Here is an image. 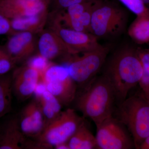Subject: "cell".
<instances>
[{
	"label": "cell",
	"instance_id": "1",
	"mask_svg": "<svg viewBox=\"0 0 149 149\" xmlns=\"http://www.w3.org/2000/svg\"><path fill=\"white\" fill-rule=\"evenodd\" d=\"M142 74L137 49L130 47L116 52L107 63L103 73L111 83L118 105L127 98L130 90L139 84Z\"/></svg>",
	"mask_w": 149,
	"mask_h": 149
},
{
	"label": "cell",
	"instance_id": "2",
	"mask_svg": "<svg viewBox=\"0 0 149 149\" xmlns=\"http://www.w3.org/2000/svg\"><path fill=\"white\" fill-rule=\"evenodd\" d=\"M116 102L111 83L104 74L95 77L85 85L77 96L76 105L85 117L93 120L96 128L113 115Z\"/></svg>",
	"mask_w": 149,
	"mask_h": 149
},
{
	"label": "cell",
	"instance_id": "3",
	"mask_svg": "<svg viewBox=\"0 0 149 149\" xmlns=\"http://www.w3.org/2000/svg\"><path fill=\"white\" fill-rule=\"evenodd\" d=\"M115 115L132 136L135 148L139 149L149 136V103L143 93L127 98L119 104Z\"/></svg>",
	"mask_w": 149,
	"mask_h": 149
},
{
	"label": "cell",
	"instance_id": "4",
	"mask_svg": "<svg viewBox=\"0 0 149 149\" xmlns=\"http://www.w3.org/2000/svg\"><path fill=\"white\" fill-rule=\"evenodd\" d=\"M127 21L126 13L112 3L97 0L93 8L91 33L97 38L116 36L122 32Z\"/></svg>",
	"mask_w": 149,
	"mask_h": 149
},
{
	"label": "cell",
	"instance_id": "5",
	"mask_svg": "<svg viewBox=\"0 0 149 149\" xmlns=\"http://www.w3.org/2000/svg\"><path fill=\"white\" fill-rule=\"evenodd\" d=\"M72 109L61 111L57 117L36 139L41 149H52L55 146L68 142L78 128L85 122Z\"/></svg>",
	"mask_w": 149,
	"mask_h": 149
},
{
	"label": "cell",
	"instance_id": "6",
	"mask_svg": "<svg viewBox=\"0 0 149 149\" xmlns=\"http://www.w3.org/2000/svg\"><path fill=\"white\" fill-rule=\"evenodd\" d=\"M109 48L102 46L95 50L72 56L65 63L76 84L84 86L95 77L106 61Z\"/></svg>",
	"mask_w": 149,
	"mask_h": 149
},
{
	"label": "cell",
	"instance_id": "7",
	"mask_svg": "<svg viewBox=\"0 0 149 149\" xmlns=\"http://www.w3.org/2000/svg\"><path fill=\"white\" fill-rule=\"evenodd\" d=\"M41 78L47 91L62 105H68L75 100L77 84L70 75L66 65L51 63Z\"/></svg>",
	"mask_w": 149,
	"mask_h": 149
},
{
	"label": "cell",
	"instance_id": "8",
	"mask_svg": "<svg viewBox=\"0 0 149 149\" xmlns=\"http://www.w3.org/2000/svg\"><path fill=\"white\" fill-rule=\"evenodd\" d=\"M97 149H130L135 148L132 136L126 127L113 116L97 128Z\"/></svg>",
	"mask_w": 149,
	"mask_h": 149
},
{
	"label": "cell",
	"instance_id": "9",
	"mask_svg": "<svg viewBox=\"0 0 149 149\" xmlns=\"http://www.w3.org/2000/svg\"><path fill=\"white\" fill-rule=\"evenodd\" d=\"M54 17L51 21L50 29L55 32L75 54L95 50L102 47L93 34L66 28L63 26L57 16Z\"/></svg>",
	"mask_w": 149,
	"mask_h": 149
},
{
	"label": "cell",
	"instance_id": "10",
	"mask_svg": "<svg viewBox=\"0 0 149 149\" xmlns=\"http://www.w3.org/2000/svg\"><path fill=\"white\" fill-rule=\"evenodd\" d=\"M97 1L72 5L65 10L66 11L59 12L58 17L66 28L91 33V17L94 5Z\"/></svg>",
	"mask_w": 149,
	"mask_h": 149
},
{
	"label": "cell",
	"instance_id": "11",
	"mask_svg": "<svg viewBox=\"0 0 149 149\" xmlns=\"http://www.w3.org/2000/svg\"><path fill=\"white\" fill-rule=\"evenodd\" d=\"M37 47L38 54L50 61L60 59L65 63L75 55L58 35L50 28L40 33Z\"/></svg>",
	"mask_w": 149,
	"mask_h": 149
},
{
	"label": "cell",
	"instance_id": "12",
	"mask_svg": "<svg viewBox=\"0 0 149 149\" xmlns=\"http://www.w3.org/2000/svg\"><path fill=\"white\" fill-rule=\"evenodd\" d=\"M12 77L13 93L19 100L24 101L35 93L40 75L37 70L26 64L15 70Z\"/></svg>",
	"mask_w": 149,
	"mask_h": 149
},
{
	"label": "cell",
	"instance_id": "13",
	"mask_svg": "<svg viewBox=\"0 0 149 149\" xmlns=\"http://www.w3.org/2000/svg\"><path fill=\"white\" fill-rule=\"evenodd\" d=\"M34 35L30 32H21L9 36L4 45L17 63L28 59L33 56L36 49Z\"/></svg>",
	"mask_w": 149,
	"mask_h": 149
},
{
	"label": "cell",
	"instance_id": "14",
	"mask_svg": "<svg viewBox=\"0 0 149 149\" xmlns=\"http://www.w3.org/2000/svg\"><path fill=\"white\" fill-rule=\"evenodd\" d=\"M49 5L28 0H0V14L10 20L33 15L48 8Z\"/></svg>",
	"mask_w": 149,
	"mask_h": 149
},
{
	"label": "cell",
	"instance_id": "15",
	"mask_svg": "<svg viewBox=\"0 0 149 149\" xmlns=\"http://www.w3.org/2000/svg\"><path fill=\"white\" fill-rule=\"evenodd\" d=\"M26 140L17 118H11L0 128V149H24Z\"/></svg>",
	"mask_w": 149,
	"mask_h": 149
},
{
	"label": "cell",
	"instance_id": "16",
	"mask_svg": "<svg viewBox=\"0 0 149 149\" xmlns=\"http://www.w3.org/2000/svg\"><path fill=\"white\" fill-rule=\"evenodd\" d=\"M49 17L48 8L30 16L10 20L12 28L15 32H28L34 34L44 30Z\"/></svg>",
	"mask_w": 149,
	"mask_h": 149
},
{
	"label": "cell",
	"instance_id": "17",
	"mask_svg": "<svg viewBox=\"0 0 149 149\" xmlns=\"http://www.w3.org/2000/svg\"><path fill=\"white\" fill-rule=\"evenodd\" d=\"M36 99L42 109L45 128L61 112L62 105L57 99L47 90L36 97Z\"/></svg>",
	"mask_w": 149,
	"mask_h": 149
},
{
	"label": "cell",
	"instance_id": "18",
	"mask_svg": "<svg viewBox=\"0 0 149 149\" xmlns=\"http://www.w3.org/2000/svg\"><path fill=\"white\" fill-rule=\"evenodd\" d=\"M70 149H97L96 137L85 122L78 128L68 141Z\"/></svg>",
	"mask_w": 149,
	"mask_h": 149
},
{
	"label": "cell",
	"instance_id": "19",
	"mask_svg": "<svg viewBox=\"0 0 149 149\" xmlns=\"http://www.w3.org/2000/svg\"><path fill=\"white\" fill-rule=\"evenodd\" d=\"M128 35L135 43H149V15L136 16L128 29Z\"/></svg>",
	"mask_w": 149,
	"mask_h": 149
},
{
	"label": "cell",
	"instance_id": "20",
	"mask_svg": "<svg viewBox=\"0 0 149 149\" xmlns=\"http://www.w3.org/2000/svg\"><path fill=\"white\" fill-rule=\"evenodd\" d=\"M13 93L12 74L0 75V118L11 109Z\"/></svg>",
	"mask_w": 149,
	"mask_h": 149
},
{
	"label": "cell",
	"instance_id": "21",
	"mask_svg": "<svg viewBox=\"0 0 149 149\" xmlns=\"http://www.w3.org/2000/svg\"><path fill=\"white\" fill-rule=\"evenodd\" d=\"M31 116L33 125L35 139L42 133L45 128V122L42 109L37 99L32 100L25 106Z\"/></svg>",
	"mask_w": 149,
	"mask_h": 149
},
{
	"label": "cell",
	"instance_id": "22",
	"mask_svg": "<svg viewBox=\"0 0 149 149\" xmlns=\"http://www.w3.org/2000/svg\"><path fill=\"white\" fill-rule=\"evenodd\" d=\"M142 68L143 74L139 85L142 93L146 94L149 92V48L137 49Z\"/></svg>",
	"mask_w": 149,
	"mask_h": 149
},
{
	"label": "cell",
	"instance_id": "23",
	"mask_svg": "<svg viewBox=\"0 0 149 149\" xmlns=\"http://www.w3.org/2000/svg\"><path fill=\"white\" fill-rule=\"evenodd\" d=\"M17 63L9 54L4 45H0V75L9 73Z\"/></svg>",
	"mask_w": 149,
	"mask_h": 149
},
{
	"label": "cell",
	"instance_id": "24",
	"mask_svg": "<svg viewBox=\"0 0 149 149\" xmlns=\"http://www.w3.org/2000/svg\"><path fill=\"white\" fill-rule=\"evenodd\" d=\"M136 16L149 15V8L142 0H119Z\"/></svg>",
	"mask_w": 149,
	"mask_h": 149
},
{
	"label": "cell",
	"instance_id": "25",
	"mask_svg": "<svg viewBox=\"0 0 149 149\" xmlns=\"http://www.w3.org/2000/svg\"><path fill=\"white\" fill-rule=\"evenodd\" d=\"M51 63L50 61L38 54L29 58L27 59L26 64L37 70L40 73L41 78L46 70Z\"/></svg>",
	"mask_w": 149,
	"mask_h": 149
},
{
	"label": "cell",
	"instance_id": "26",
	"mask_svg": "<svg viewBox=\"0 0 149 149\" xmlns=\"http://www.w3.org/2000/svg\"><path fill=\"white\" fill-rule=\"evenodd\" d=\"M95 0H51L50 4L52 5L56 11L65 10L70 6L75 4L91 1Z\"/></svg>",
	"mask_w": 149,
	"mask_h": 149
},
{
	"label": "cell",
	"instance_id": "27",
	"mask_svg": "<svg viewBox=\"0 0 149 149\" xmlns=\"http://www.w3.org/2000/svg\"><path fill=\"white\" fill-rule=\"evenodd\" d=\"M17 32H15L12 28L9 19L0 14V35L10 36Z\"/></svg>",
	"mask_w": 149,
	"mask_h": 149
},
{
	"label": "cell",
	"instance_id": "28",
	"mask_svg": "<svg viewBox=\"0 0 149 149\" xmlns=\"http://www.w3.org/2000/svg\"><path fill=\"white\" fill-rule=\"evenodd\" d=\"M56 149H70L68 142L62 143L54 147Z\"/></svg>",
	"mask_w": 149,
	"mask_h": 149
},
{
	"label": "cell",
	"instance_id": "29",
	"mask_svg": "<svg viewBox=\"0 0 149 149\" xmlns=\"http://www.w3.org/2000/svg\"><path fill=\"white\" fill-rule=\"evenodd\" d=\"M139 149H149V136L144 140Z\"/></svg>",
	"mask_w": 149,
	"mask_h": 149
},
{
	"label": "cell",
	"instance_id": "30",
	"mask_svg": "<svg viewBox=\"0 0 149 149\" xmlns=\"http://www.w3.org/2000/svg\"><path fill=\"white\" fill-rule=\"evenodd\" d=\"M28 1L34 2H42L47 3L50 5L51 0H28Z\"/></svg>",
	"mask_w": 149,
	"mask_h": 149
},
{
	"label": "cell",
	"instance_id": "31",
	"mask_svg": "<svg viewBox=\"0 0 149 149\" xmlns=\"http://www.w3.org/2000/svg\"><path fill=\"white\" fill-rule=\"evenodd\" d=\"M143 2L149 8V0H142Z\"/></svg>",
	"mask_w": 149,
	"mask_h": 149
},
{
	"label": "cell",
	"instance_id": "32",
	"mask_svg": "<svg viewBox=\"0 0 149 149\" xmlns=\"http://www.w3.org/2000/svg\"><path fill=\"white\" fill-rule=\"evenodd\" d=\"M143 95L149 103V92L148 93H146V94H143Z\"/></svg>",
	"mask_w": 149,
	"mask_h": 149
}]
</instances>
